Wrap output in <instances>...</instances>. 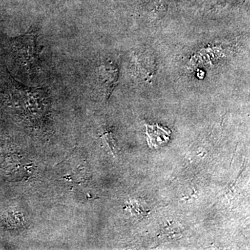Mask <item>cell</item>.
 <instances>
[{
    "label": "cell",
    "instance_id": "obj_1",
    "mask_svg": "<svg viewBox=\"0 0 250 250\" xmlns=\"http://www.w3.org/2000/svg\"><path fill=\"white\" fill-rule=\"evenodd\" d=\"M37 37V28L34 25L27 32L9 41L16 61L29 73L39 71L41 68V52L38 47Z\"/></svg>",
    "mask_w": 250,
    "mask_h": 250
},
{
    "label": "cell",
    "instance_id": "obj_2",
    "mask_svg": "<svg viewBox=\"0 0 250 250\" xmlns=\"http://www.w3.org/2000/svg\"><path fill=\"white\" fill-rule=\"evenodd\" d=\"M119 75V68L118 65L111 60H105L98 68V80L103 86L106 94V100L109 98L110 95L117 84Z\"/></svg>",
    "mask_w": 250,
    "mask_h": 250
}]
</instances>
